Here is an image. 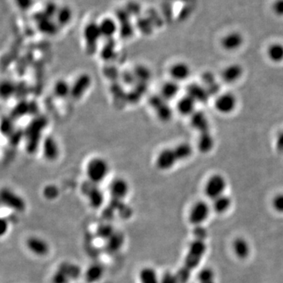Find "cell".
Segmentation results:
<instances>
[{"label":"cell","instance_id":"18","mask_svg":"<svg viewBox=\"0 0 283 283\" xmlns=\"http://www.w3.org/2000/svg\"><path fill=\"white\" fill-rule=\"evenodd\" d=\"M233 251L239 260H246L251 253V246L246 239L243 237L236 238L232 243Z\"/></svg>","mask_w":283,"mask_h":283},{"label":"cell","instance_id":"22","mask_svg":"<svg viewBox=\"0 0 283 283\" xmlns=\"http://www.w3.org/2000/svg\"><path fill=\"white\" fill-rule=\"evenodd\" d=\"M104 272V267L101 264H91L85 271V281L87 283L98 282L103 278Z\"/></svg>","mask_w":283,"mask_h":283},{"label":"cell","instance_id":"30","mask_svg":"<svg viewBox=\"0 0 283 283\" xmlns=\"http://www.w3.org/2000/svg\"><path fill=\"white\" fill-rule=\"evenodd\" d=\"M214 138L211 135L209 131L201 133L198 142V150L201 153L207 154V153L210 152L214 147Z\"/></svg>","mask_w":283,"mask_h":283},{"label":"cell","instance_id":"15","mask_svg":"<svg viewBox=\"0 0 283 283\" xmlns=\"http://www.w3.org/2000/svg\"><path fill=\"white\" fill-rule=\"evenodd\" d=\"M42 153L45 159L48 161H56L60 154V149L57 140L52 136L44 138L42 142Z\"/></svg>","mask_w":283,"mask_h":283},{"label":"cell","instance_id":"28","mask_svg":"<svg viewBox=\"0 0 283 283\" xmlns=\"http://www.w3.org/2000/svg\"><path fill=\"white\" fill-rule=\"evenodd\" d=\"M73 16V12L70 7L68 6H62L59 7L55 18L59 26H66L70 23Z\"/></svg>","mask_w":283,"mask_h":283},{"label":"cell","instance_id":"1","mask_svg":"<svg viewBox=\"0 0 283 283\" xmlns=\"http://www.w3.org/2000/svg\"><path fill=\"white\" fill-rule=\"evenodd\" d=\"M207 237L208 232L204 226H195L194 229V240L188 248L183 264L175 272L179 283H187L193 271L200 264L207 250V246L205 244Z\"/></svg>","mask_w":283,"mask_h":283},{"label":"cell","instance_id":"23","mask_svg":"<svg viewBox=\"0 0 283 283\" xmlns=\"http://www.w3.org/2000/svg\"><path fill=\"white\" fill-rule=\"evenodd\" d=\"M267 59L274 64L283 62V43L274 42L267 46L266 50Z\"/></svg>","mask_w":283,"mask_h":283},{"label":"cell","instance_id":"7","mask_svg":"<svg viewBox=\"0 0 283 283\" xmlns=\"http://www.w3.org/2000/svg\"><path fill=\"white\" fill-rule=\"evenodd\" d=\"M210 206L204 201H198L194 204L189 213V221L194 226H202V223L209 218Z\"/></svg>","mask_w":283,"mask_h":283},{"label":"cell","instance_id":"33","mask_svg":"<svg viewBox=\"0 0 283 283\" xmlns=\"http://www.w3.org/2000/svg\"><path fill=\"white\" fill-rule=\"evenodd\" d=\"M124 241V236L116 231L110 239L106 240V250L110 253H116L123 246Z\"/></svg>","mask_w":283,"mask_h":283},{"label":"cell","instance_id":"26","mask_svg":"<svg viewBox=\"0 0 283 283\" xmlns=\"http://www.w3.org/2000/svg\"><path fill=\"white\" fill-rule=\"evenodd\" d=\"M186 95L195 99L196 103H205L208 100L209 92L205 87L198 84H191L187 87Z\"/></svg>","mask_w":283,"mask_h":283},{"label":"cell","instance_id":"42","mask_svg":"<svg viewBox=\"0 0 283 283\" xmlns=\"http://www.w3.org/2000/svg\"><path fill=\"white\" fill-rule=\"evenodd\" d=\"M0 225H1L0 233H1V236H4V234L7 233V232L8 231V229H9L10 224L8 219L2 218L1 222H0Z\"/></svg>","mask_w":283,"mask_h":283},{"label":"cell","instance_id":"24","mask_svg":"<svg viewBox=\"0 0 283 283\" xmlns=\"http://www.w3.org/2000/svg\"><path fill=\"white\" fill-rule=\"evenodd\" d=\"M140 283H161V278L158 272L152 267H144L138 273Z\"/></svg>","mask_w":283,"mask_h":283},{"label":"cell","instance_id":"10","mask_svg":"<svg viewBox=\"0 0 283 283\" xmlns=\"http://www.w3.org/2000/svg\"><path fill=\"white\" fill-rule=\"evenodd\" d=\"M178 162L179 161L177 159L174 149L165 148L157 156L155 165L161 171H168L172 169Z\"/></svg>","mask_w":283,"mask_h":283},{"label":"cell","instance_id":"2","mask_svg":"<svg viewBox=\"0 0 283 283\" xmlns=\"http://www.w3.org/2000/svg\"><path fill=\"white\" fill-rule=\"evenodd\" d=\"M109 172L110 165L108 161L101 157H95L89 160L85 168L87 180L98 185L106 179Z\"/></svg>","mask_w":283,"mask_h":283},{"label":"cell","instance_id":"27","mask_svg":"<svg viewBox=\"0 0 283 283\" xmlns=\"http://www.w3.org/2000/svg\"><path fill=\"white\" fill-rule=\"evenodd\" d=\"M191 124L195 129L200 131V133L209 131V120L203 113L195 112L193 115L191 116Z\"/></svg>","mask_w":283,"mask_h":283},{"label":"cell","instance_id":"20","mask_svg":"<svg viewBox=\"0 0 283 283\" xmlns=\"http://www.w3.org/2000/svg\"><path fill=\"white\" fill-rule=\"evenodd\" d=\"M180 90L179 83L174 80H170L165 81L161 85V89H160V96L163 99H165V101H169L175 99Z\"/></svg>","mask_w":283,"mask_h":283},{"label":"cell","instance_id":"17","mask_svg":"<svg viewBox=\"0 0 283 283\" xmlns=\"http://www.w3.org/2000/svg\"><path fill=\"white\" fill-rule=\"evenodd\" d=\"M91 80L89 75H80L76 78L73 84H71V95L75 99H79L85 94L90 87Z\"/></svg>","mask_w":283,"mask_h":283},{"label":"cell","instance_id":"38","mask_svg":"<svg viewBox=\"0 0 283 283\" xmlns=\"http://www.w3.org/2000/svg\"><path fill=\"white\" fill-rule=\"evenodd\" d=\"M273 14L278 18H283V0H274L271 5Z\"/></svg>","mask_w":283,"mask_h":283},{"label":"cell","instance_id":"11","mask_svg":"<svg viewBox=\"0 0 283 283\" xmlns=\"http://www.w3.org/2000/svg\"><path fill=\"white\" fill-rule=\"evenodd\" d=\"M25 245L30 253L36 257H46L51 251L49 243L45 239L38 236H31L28 238Z\"/></svg>","mask_w":283,"mask_h":283},{"label":"cell","instance_id":"25","mask_svg":"<svg viewBox=\"0 0 283 283\" xmlns=\"http://www.w3.org/2000/svg\"><path fill=\"white\" fill-rule=\"evenodd\" d=\"M41 122V120H36L35 123L31 124L30 127L28 128V132H27V136H28V146L30 148V151H33L34 148H35V146L37 145L39 143H38V139L40 138L41 134V128H42V125L39 126L37 124Z\"/></svg>","mask_w":283,"mask_h":283},{"label":"cell","instance_id":"29","mask_svg":"<svg viewBox=\"0 0 283 283\" xmlns=\"http://www.w3.org/2000/svg\"><path fill=\"white\" fill-rule=\"evenodd\" d=\"M231 199L228 195H223L212 201V209L218 214H223L227 212L231 206Z\"/></svg>","mask_w":283,"mask_h":283},{"label":"cell","instance_id":"39","mask_svg":"<svg viewBox=\"0 0 283 283\" xmlns=\"http://www.w3.org/2000/svg\"><path fill=\"white\" fill-rule=\"evenodd\" d=\"M52 283H70L71 281L59 269H56L52 275Z\"/></svg>","mask_w":283,"mask_h":283},{"label":"cell","instance_id":"40","mask_svg":"<svg viewBox=\"0 0 283 283\" xmlns=\"http://www.w3.org/2000/svg\"><path fill=\"white\" fill-rule=\"evenodd\" d=\"M161 283H179L176 274L172 271H165L161 277Z\"/></svg>","mask_w":283,"mask_h":283},{"label":"cell","instance_id":"9","mask_svg":"<svg viewBox=\"0 0 283 283\" xmlns=\"http://www.w3.org/2000/svg\"><path fill=\"white\" fill-rule=\"evenodd\" d=\"M245 42L244 35L239 31H230L225 34L220 40L221 48L228 52L239 51Z\"/></svg>","mask_w":283,"mask_h":283},{"label":"cell","instance_id":"36","mask_svg":"<svg viewBox=\"0 0 283 283\" xmlns=\"http://www.w3.org/2000/svg\"><path fill=\"white\" fill-rule=\"evenodd\" d=\"M115 230L113 226L110 224H103L99 226L97 230V235L101 238L103 240H107L110 239L113 233H115Z\"/></svg>","mask_w":283,"mask_h":283},{"label":"cell","instance_id":"37","mask_svg":"<svg viewBox=\"0 0 283 283\" xmlns=\"http://www.w3.org/2000/svg\"><path fill=\"white\" fill-rule=\"evenodd\" d=\"M272 207L275 212L283 214V193L278 194L273 198Z\"/></svg>","mask_w":283,"mask_h":283},{"label":"cell","instance_id":"21","mask_svg":"<svg viewBox=\"0 0 283 283\" xmlns=\"http://www.w3.org/2000/svg\"><path fill=\"white\" fill-rule=\"evenodd\" d=\"M57 269H59V271H62L71 281L78 279L82 274L80 266L72 263V262H62L59 264V267H57Z\"/></svg>","mask_w":283,"mask_h":283},{"label":"cell","instance_id":"6","mask_svg":"<svg viewBox=\"0 0 283 283\" xmlns=\"http://www.w3.org/2000/svg\"><path fill=\"white\" fill-rule=\"evenodd\" d=\"M81 190L84 196L87 198L88 203L93 209H99L101 207L104 202V195L103 191L99 189L98 184L93 183L87 180L82 185Z\"/></svg>","mask_w":283,"mask_h":283},{"label":"cell","instance_id":"14","mask_svg":"<svg viewBox=\"0 0 283 283\" xmlns=\"http://www.w3.org/2000/svg\"><path fill=\"white\" fill-rule=\"evenodd\" d=\"M244 74V69L240 64L233 63L226 66L221 72V78L224 83L233 84L241 80Z\"/></svg>","mask_w":283,"mask_h":283},{"label":"cell","instance_id":"35","mask_svg":"<svg viewBox=\"0 0 283 283\" xmlns=\"http://www.w3.org/2000/svg\"><path fill=\"white\" fill-rule=\"evenodd\" d=\"M59 195V189L54 184H48L42 189V196L44 197L46 200H55Z\"/></svg>","mask_w":283,"mask_h":283},{"label":"cell","instance_id":"13","mask_svg":"<svg viewBox=\"0 0 283 283\" xmlns=\"http://www.w3.org/2000/svg\"><path fill=\"white\" fill-rule=\"evenodd\" d=\"M83 37L87 50H96L99 39L103 38L99 29V23H90L86 25L83 30Z\"/></svg>","mask_w":283,"mask_h":283},{"label":"cell","instance_id":"41","mask_svg":"<svg viewBox=\"0 0 283 283\" xmlns=\"http://www.w3.org/2000/svg\"><path fill=\"white\" fill-rule=\"evenodd\" d=\"M14 86H13L12 83H10V82H7V83H3L2 85V96H5L6 98H9L10 96H12L13 93H14Z\"/></svg>","mask_w":283,"mask_h":283},{"label":"cell","instance_id":"19","mask_svg":"<svg viewBox=\"0 0 283 283\" xmlns=\"http://www.w3.org/2000/svg\"><path fill=\"white\" fill-rule=\"evenodd\" d=\"M197 103L195 99L186 95L180 98L176 103V110L180 115L191 117L195 113Z\"/></svg>","mask_w":283,"mask_h":283},{"label":"cell","instance_id":"32","mask_svg":"<svg viewBox=\"0 0 283 283\" xmlns=\"http://www.w3.org/2000/svg\"><path fill=\"white\" fill-rule=\"evenodd\" d=\"M173 149L179 162L189 159L193 154V147H191V144L186 143L178 144Z\"/></svg>","mask_w":283,"mask_h":283},{"label":"cell","instance_id":"34","mask_svg":"<svg viewBox=\"0 0 283 283\" xmlns=\"http://www.w3.org/2000/svg\"><path fill=\"white\" fill-rule=\"evenodd\" d=\"M198 283H216V274L210 267L202 269L198 274Z\"/></svg>","mask_w":283,"mask_h":283},{"label":"cell","instance_id":"3","mask_svg":"<svg viewBox=\"0 0 283 283\" xmlns=\"http://www.w3.org/2000/svg\"><path fill=\"white\" fill-rule=\"evenodd\" d=\"M226 184V179L223 175L220 174L211 175L205 182L204 188L205 195L211 200H214L219 196L224 195Z\"/></svg>","mask_w":283,"mask_h":283},{"label":"cell","instance_id":"31","mask_svg":"<svg viewBox=\"0 0 283 283\" xmlns=\"http://www.w3.org/2000/svg\"><path fill=\"white\" fill-rule=\"evenodd\" d=\"M53 92L57 98L66 99L71 95V84L65 80H58L54 85Z\"/></svg>","mask_w":283,"mask_h":283},{"label":"cell","instance_id":"5","mask_svg":"<svg viewBox=\"0 0 283 283\" xmlns=\"http://www.w3.org/2000/svg\"><path fill=\"white\" fill-rule=\"evenodd\" d=\"M1 202L8 209L15 212H22L26 209V202L14 191L4 188L1 191Z\"/></svg>","mask_w":283,"mask_h":283},{"label":"cell","instance_id":"8","mask_svg":"<svg viewBox=\"0 0 283 283\" xmlns=\"http://www.w3.org/2000/svg\"><path fill=\"white\" fill-rule=\"evenodd\" d=\"M129 191V184L126 179L121 177H117L113 179L109 186L111 201L114 202H123L124 198L128 195Z\"/></svg>","mask_w":283,"mask_h":283},{"label":"cell","instance_id":"12","mask_svg":"<svg viewBox=\"0 0 283 283\" xmlns=\"http://www.w3.org/2000/svg\"><path fill=\"white\" fill-rule=\"evenodd\" d=\"M168 73L171 80L179 83L189 79L191 75V68L186 62H177L170 66Z\"/></svg>","mask_w":283,"mask_h":283},{"label":"cell","instance_id":"4","mask_svg":"<svg viewBox=\"0 0 283 283\" xmlns=\"http://www.w3.org/2000/svg\"><path fill=\"white\" fill-rule=\"evenodd\" d=\"M214 106L218 113L223 115H228L237 108V97L230 92L222 93L215 100Z\"/></svg>","mask_w":283,"mask_h":283},{"label":"cell","instance_id":"16","mask_svg":"<svg viewBox=\"0 0 283 283\" xmlns=\"http://www.w3.org/2000/svg\"><path fill=\"white\" fill-rule=\"evenodd\" d=\"M99 29L102 36L107 39H111L119 32L120 25L115 18H104L99 23Z\"/></svg>","mask_w":283,"mask_h":283}]
</instances>
